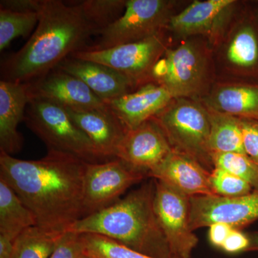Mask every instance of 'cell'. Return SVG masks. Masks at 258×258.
<instances>
[{"label": "cell", "mask_w": 258, "mask_h": 258, "mask_svg": "<svg viewBox=\"0 0 258 258\" xmlns=\"http://www.w3.org/2000/svg\"><path fill=\"white\" fill-rule=\"evenodd\" d=\"M86 164L60 152L28 161L0 152V178L31 210L37 226L62 233L83 217Z\"/></svg>", "instance_id": "6da1fadb"}, {"label": "cell", "mask_w": 258, "mask_h": 258, "mask_svg": "<svg viewBox=\"0 0 258 258\" xmlns=\"http://www.w3.org/2000/svg\"><path fill=\"white\" fill-rule=\"evenodd\" d=\"M31 37L1 64L3 81L28 83L43 77L74 52L84 50L96 32L80 3L42 0Z\"/></svg>", "instance_id": "7a4b0ae2"}, {"label": "cell", "mask_w": 258, "mask_h": 258, "mask_svg": "<svg viewBox=\"0 0 258 258\" xmlns=\"http://www.w3.org/2000/svg\"><path fill=\"white\" fill-rule=\"evenodd\" d=\"M155 191L153 179L111 206L83 217L68 231L103 236L152 257L173 258L156 215Z\"/></svg>", "instance_id": "3957f363"}, {"label": "cell", "mask_w": 258, "mask_h": 258, "mask_svg": "<svg viewBox=\"0 0 258 258\" xmlns=\"http://www.w3.org/2000/svg\"><path fill=\"white\" fill-rule=\"evenodd\" d=\"M24 121L45 144L47 152L71 154L91 164L107 161L75 124L63 107L53 102L30 98Z\"/></svg>", "instance_id": "277c9868"}, {"label": "cell", "mask_w": 258, "mask_h": 258, "mask_svg": "<svg viewBox=\"0 0 258 258\" xmlns=\"http://www.w3.org/2000/svg\"><path fill=\"white\" fill-rule=\"evenodd\" d=\"M153 119L165 134L171 148L214 169L209 149L210 121L206 106L190 98H174Z\"/></svg>", "instance_id": "5b68a950"}, {"label": "cell", "mask_w": 258, "mask_h": 258, "mask_svg": "<svg viewBox=\"0 0 258 258\" xmlns=\"http://www.w3.org/2000/svg\"><path fill=\"white\" fill-rule=\"evenodd\" d=\"M209 75L206 50L193 40H186L175 48L168 47L153 69L151 82L165 87L174 98L195 100L205 92Z\"/></svg>", "instance_id": "8992f818"}, {"label": "cell", "mask_w": 258, "mask_h": 258, "mask_svg": "<svg viewBox=\"0 0 258 258\" xmlns=\"http://www.w3.org/2000/svg\"><path fill=\"white\" fill-rule=\"evenodd\" d=\"M174 6L175 2L169 0H127L123 14L100 32L94 43L84 50H106L164 32L174 15Z\"/></svg>", "instance_id": "52a82bcc"}, {"label": "cell", "mask_w": 258, "mask_h": 258, "mask_svg": "<svg viewBox=\"0 0 258 258\" xmlns=\"http://www.w3.org/2000/svg\"><path fill=\"white\" fill-rule=\"evenodd\" d=\"M168 48L164 32L138 42L102 50H83L71 57L108 66L133 81L139 88L151 83V75Z\"/></svg>", "instance_id": "ba28073f"}, {"label": "cell", "mask_w": 258, "mask_h": 258, "mask_svg": "<svg viewBox=\"0 0 258 258\" xmlns=\"http://www.w3.org/2000/svg\"><path fill=\"white\" fill-rule=\"evenodd\" d=\"M147 176L118 159L87 163L83 180V217L116 203L131 186Z\"/></svg>", "instance_id": "9c48e42d"}, {"label": "cell", "mask_w": 258, "mask_h": 258, "mask_svg": "<svg viewBox=\"0 0 258 258\" xmlns=\"http://www.w3.org/2000/svg\"><path fill=\"white\" fill-rule=\"evenodd\" d=\"M155 181L154 208L172 257L191 258L199 239L190 228V198Z\"/></svg>", "instance_id": "30bf717a"}, {"label": "cell", "mask_w": 258, "mask_h": 258, "mask_svg": "<svg viewBox=\"0 0 258 258\" xmlns=\"http://www.w3.org/2000/svg\"><path fill=\"white\" fill-rule=\"evenodd\" d=\"M258 220V190L235 198L205 195L190 198L189 225L192 231L224 223L241 230Z\"/></svg>", "instance_id": "8fae6325"}, {"label": "cell", "mask_w": 258, "mask_h": 258, "mask_svg": "<svg viewBox=\"0 0 258 258\" xmlns=\"http://www.w3.org/2000/svg\"><path fill=\"white\" fill-rule=\"evenodd\" d=\"M237 2L235 0L194 1L171 17L168 30L176 36L203 35L212 44H217L227 32Z\"/></svg>", "instance_id": "7c38bea8"}, {"label": "cell", "mask_w": 258, "mask_h": 258, "mask_svg": "<svg viewBox=\"0 0 258 258\" xmlns=\"http://www.w3.org/2000/svg\"><path fill=\"white\" fill-rule=\"evenodd\" d=\"M172 150L165 134L152 118L137 128L127 131L115 158L149 176Z\"/></svg>", "instance_id": "4fadbf2b"}, {"label": "cell", "mask_w": 258, "mask_h": 258, "mask_svg": "<svg viewBox=\"0 0 258 258\" xmlns=\"http://www.w3.org/2000/svg\"><path fill=\"white\" fill-rule=\"evenodd\" d=\"M27 85L30 98L53 102L66 109L87 111L106 106L86 83L60 69L52 70Z\"/></svg>", "instance_id": "5bb4252c"}, {"label": "cell", "mask_w": 258, "mask_h": 258, "mask_svg": "<svg viewBox=\"0 0 258 258\" xmlns=\"http://www.w3.org/2000/svg\"><path fill=\"white\" fill-rule=\"evenodd\" d=\"M210 172L198 161L173 149L149 176L192 198L215 195L210 183Z\"/></svg>", "instance_id": "9a60e30c"}, {"label": "cell", "mask_w": 258, "mask_h": 258, "mask_svg": "<svg viewBox=\"0 0 258 258\" xmlns=\"http://www.w3.org/2000/svg\"><path fill=\"white\" fill-rule=\"evenodd\" d=\"M172 99L165 87L151 82L133 92L107 101L106 104L128 131L152 119Z\"/></svg>", "instance_id": "2e32d148"}, {"label": "cell", "mask_w": 258, "mask_h": 258, "mask_svg": "<svg viewBox=\"0 0 258 258\" xmlns=\"http://www.w3.org/2000/svg\"><path fill=\"white\" fill-rule=\"evenodd\" d=\"M56 69L81 80L105 103L139 88L133 81L115 70L92 61L81 60L70 56Z\"/></svg>", "instance_id": "e0dca14e"}, {"label": "cell", "mask_w": 258, "mask_h": 258, "mask_svg": "<svg viewBox=\"0 0 258 258\" xmlns=\"http://www.w3.org/2000/svg\"><path fill=\"white\" fill-rule=\"evenodd\" d=\"M66 110L102 158L106 161L116 159L117 150L127 130L108 106L87 111Z\"/></svg>", "instance_id": "ac0fdd59"}, {"label": "cell", "mask_w": 258, "mask_h": 258, "mask_svg": "<svg viewBox=\"0 0 258 258\" xmlns=\"http://www.w3.org/2000/svg\"><path fill=\"white\" fill-rule=\"evenodd\" d=\"M30 100L28 85L0 81V152L13 156L21 150L23 138L18 126Z\"/></svg>", "instance_id": "d6986e66"}, {"label": "cell", "mask_w": 258, "mask_h": 258, "mask_svg": "<svg viewBox=\"0 0 258 258\" xmlns=\"http://www.w3.org/2000/svg\"><path fill=\"white\" fill-rule=\"evenodd\" d=\"M204 102L215 111L258 120V86L222 85L212 90Z\"/></svg>", "instance_id": "ffe728a7"}, {"label": "cell", "mask_w": 258, "mask_h": 258, "mask_svg": "<svg viewBox=\"0 0 258 258\" xmlns=\"http://www.w3.org/2000/svg\"><path fill=\"white\" fill-rule=\"evenodd\" d=\"M37 225L36 217L4 179L0 178V235L14 241Z\"/></svg>", "instance_id": "44dd1931"}, {"label": "cell", "mask_w": 258, "mask_h": 258, "mask_svg": "<svg viewBox=\"0 0 258 258\" xmlns=\"http://www.w3.org/2000/svg\"><path fill=\"white\" fill-rule=\"evenodd\" d=\"M226 63L233 71H249L258 63V35L248 23H240L231 30L224 49Z\"/></svg>", "instance_id": "7402d4cb"}, {"label": "cell", "mask_w": 258, "mask_h": 258, "mask_svg": "<svg viewBox=\"0 0 258 258\" xmlns=\"http://www.w3.org/2000/svg\"><path fill=\"white\" fill-rule=\"evenodd\" d=\"M208 109L210 121L209 149L210 154L241 153L245 154L242 140L240 118L211 109Z\"/></svg>", "instance_id": "603a6c76"}, {"label": "cell", "mask_w": 258, "mask_h": 258, "mask_svg": "<svg viewBox=\"0 0 258 258\" xmlns=\"http://www.w3.org/2000/svg\"><path fill=\"white\" fill-rule=\"evenodd\" d=\"M63 233L29 227L15 239L13 258H50Z\"/></svg>", "instance_id": "cb8c5ba5"}, {"label": "cell", "mask_w": 258, "mask_h": 258, "mask_svg": "<svg viewBox=\"0 0 258 258\" xmlns=\"http://www.w3.org/2000/svg\"><path fill=\"white\" fill-rule=\"evenodd\" d=\"M39 21L38 13H18L0 9V51L14 39L30 35Z\"/></svg>", "instance_id": "d4e9b609"}, {"label": "cell", "mask_w": 258, "mask_h": 258, "mask_svg": "<svg viewBox=\"0 0 258 258\" xmlns=\"http://www.w3.org/2000/svg\"><path fill=\"white\" fill-rule=\"evenodd\" d=\"M83 14L96 35L116 21L124 13L125 0H84L79 2Z\"/></svg>", "instance_id": "484cf974"}, {"label": "cell", "mask_w": 258, "mask_h": 258, "mask_svg": "<svg viewBox=\"0 0 258 258\" xmlns=\"http://www.w3.org/2000/svg\"><path fill=\"white\" fill-rule=\"evenodd\" d=\"M214 168L230 173L258 190V166L245 154L219 153L211 154Z\"/></svg>", "instance_id": "4316f807"}, {"label": "cell", "mask_w": 258, "mask_h": 258, "mask_svg": "<svg viewBox=\"0 0 258 258\" xmlns=\"http://www.w3.org/2000/svg\"><path fill=\"white\" fill-rule=\"evenodd\" d=\"M86 250L98 258H156L96 234H82Z\"/></svg>", "instance_id": "83f0119b"}, {"label": "cell", "mask_w": 258, "mask_h": 258, "mask_svg": "<svg viewBox=\"0 0 258 258\" xmlns=\"http://www.w3.org/2000/svg\"><path fill=\"white\" fill-rule=\"evenodd\" d=\"M210 183L214 195L224 198L242 196L254 190L247 181L218 168L210 172Z\"/></svg>", "instance_id": "f1b7e54d"}, {"label": "cell", "mask_w": 258, "mask_h": 258, "mask_svg": "<svg viewBox=\"0 0 258 258\" xmlns=\"http://www.w3.org/2000/svg\"><path fill=\"white\" fill-rule=\"evenodd\" d=\"M85 249L82 234L67 231L62 234L50 258H79Z\"/></svg>", "instance_id": "f546056e"}, {"label": "cell", "mask_w": 258, "mask_h": 258, "mask_svg": "<svg viewBox=\"0 0 258 258\" xmlns=\"http://www.w3.org/2000/svg\"><path fill=\"white\" fill-rule=\"evenodd\" d=\"M240 124L244 153L258 166V120L240 118Z\"/></svg>", "instance_id": "4dcf8cb0"}, {"label": "cell", "mask_w": 258, "mask_h": 258, "mask_svg": "<svg viewBox=\"0 0 258 258\" xmlns=\"http://www.w3.org/2000/svg\"><path fill=\"white\" fill-rule=\"evenodd\" d=\"M249 246V239L247 234L232 229L220 249L227 253L237 254L247 252Z\"/></svg>", "instance_id": "1f68e13d"}, {"label": "cell", "mask_w": 258, "mask_h": 258, "mask_svg": "<svg viewBox=\"0 0 258 258\" xmlns=\"http://www.w3.org/2000/svg\"><path fill=\"white\" fill-rule=\"evenodd\" d=\"M42 0H2L0 9L18 13H38Z\"/></svg>", "instance_id": "d6a6232c"}, {"label": "cell", "mask_w": 258, "mask_h": 258, "mask_svg": "<svg viewBox=\"0 0 258 258\" xmlns=\"http://www.w3.org/2000/svg\"><path fill=\"white\" fill-rule=\"evenodd\" d=\"M209 230V239L212 245L217 248H221L222 244L232 229L230 226L224 223L214 224L210 226Z\"/></svg>", "instance_id": "836d02e7"}, {"label": "cell", "mask_w": 258, "mask_h": 258, "mask_svg": "<svg viewBox=\"0 0 258 258\" xmlns=\"http://www.w3.org/2000/svg\"><path fill=\"white\" fill-rule=\"evenodd\" d=\"M14 242L0 235V258H13Z\"/></svg>", "instance_id": "e575fe53"}, {"label": "cell", "mask_w": 258, "mask_h": 258, "mask_svg": "<svg viewBox=\"0 0 258 258\" xmlns=\"http://www.w3.org/2000/svg\"><path fill=\"white\" fill-rule=\"evenodd\" d=\"M249 239V246L247 252L258 251V232L247 234Z\"/></svg>", "instance_id": "d590c367"}, {"label": "cell", "mask_w": 258, "mask_h": 258, "mask_svg": "<svg viewBox=\"0 0 258 258\" xmlns=\"http://www.w3.org/2000/svg\"><path fill=\"white\" fill-rule=\"evenodd\" d=\"M79 258H98L96 256L93 255L92 254L89 253L85 249L84 252H83L81 255L79 256Z\"/></svg>", "instance_id": "8d00e7d4"}]
</instances>
